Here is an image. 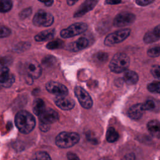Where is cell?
Masks as SVG:
<instances>
[{
	"instance_id": "obj_9",
	"label": "cell",
	"mask_w": 160,
	"mask_h": 160,
	"mask_svg": "<svg viewBox=\"0 0 160 160\" xmlns=\"http://www.w3.org/2000/svg\"><path fill=\"white\" fill-rule=\"evenodd\" d=\"M46 88L49 92L59 97H64L68 94V88L58 82L49 81L46 84Z\"/></svg>"
},
{
	"instance_id": "obj_14",
	"label": "cell",
	"mask_w": 160,
	"mask_h": 160,
	"mask_svg": "<svg viewBox=\"0 0 160 160\" xmlns=\"http://www.w3.org/2000/svg\"><path fill=\"white\" fill-rule=\"evenodd\" d=\"M54 102L58 108L65 111L72 109L75 105L73 99L64 97H59L55 99Z\"/></svg>"
},
{
	"instance_id": "obj_8",
	"label": "cell",
	"mask_w": 160,
	"mask_h": 160,
	"mask_svg": "<svg viewBox=\"0 0 160 160\" xmlns=\"http://www.w3.org/2000/svg\"><path fill=\"white\" fill-rule=\"evenodd\" d=\"M134 14L129 12H122L117 14L113 20V26L115 27H124L131 24L135 20Z\"/></svg>"
},
{
	"instance_id": "obj_31",
	"label": "cell",
	"mask_w": 160,
	"mask_h": 160,
	"mask_svg": "<svg viewBox=\"0 0 160 160\" xmlns=\"http://www.w3.org/2000/svg\"><path fill=\"white\" fill-rule=\"evenodd\" d=\"M14 81H15V77L14 76L13 74H11L9 78L4 82L2 83L1 86L2 87L6 88H9V87H11L12 86V84L14 82Z\"/></svg>"
},
{
	"instance_id": "obj_36",
	"label": "cell",
	"mask_w": 160,
	"mask_h": 160,
	"mask_svg": "<svg viewBox=\"0 0 160 160\" xmlns=\"http://www.w3.org/2000/svg\"><path fill=\"white\" fill-rule=\"evenodd\" d=\"M67 158H68V160H80L79 158H78V156L76 154H74L73 152H68Z\"/></svg>"
},
{
	"instance_id": "obj_28",
	"label": "cell",
	"mask_w": 160,
	"mask_h": 160,
	"mask_svg": "<svg viewBox=\"0 0 160 160\" xmlns=\"http://www.w3.org/2000/svg\"><path fill=\"white\" fill-rule=\"evenodd\" d=\"M147 54L149 57H151V58H156L159 56H160V46L151 47L148 50Z\"/></svg>"
},
{
	"instance_id": "obj_42",
	"label": "cell",
	"mask_w": 160,
	"mask_h": 160,
	"mask_svg": "<svg viewBox=\"0 0 160 160\" xmlns=\"http://www.w3.org/2000/svg\"><path fill=\"white\" fill-rule=\"evenodd\" d=\"M78 1L79 0H67V3L69 6H72Z\"/></svg>"
},
{
	"instance_id": "obj_7",
	"label": "cell",
	"mask_w": 160,
	"mask_h": 160,
	"mask_svg": "<svg viewBox=\"0 0 160 160\" xmlns=\"http://www.w3.org/2000/svg\"><path fill=\"white\" fill-rule=\"evenodd\" d=\"M74 94L81 106L85 109H90L92 106V100L88 92L81 86H76Z\"/></svg>"
},
{
	"instance_id": "obj_10",
	"label": "cell",
	"mask_w": 160,
	"mask_h": 160,
	"mask_svg": "<svg viewBox=\"0 0 160 160\" xmlns=\"http://www.w3.org/2000/svg\"><path fill=\"white\" fill-rule=\"evenodd\" d=\"M25 70L31 79H38L41 75L42 69L35 60H29L25 64Z\"/></svg>"
},
{
	"instance_id": "obj_5",
	"label": "cell",
	"mask_w": 160,
	"mask_h": 160,
	"mask_svg": "<svg viewBox=\"0 0 160 160\" xmlns=\"http://www.w3.org/2000/svg\"><path fill=\"white\" fill-rule=\"evenodd\" d=\"M53 22V16L44 10L38 11L32 19L33 24L36 26L48 27L51 26Z\"/></svg>"
},
{
	"instance_id": "obj_24",
	"label": "cell",
	"mask_w": 160,
	"mask_h": 160,
	"mask_svg": "<svg viewBox=\"0 0 160 160\" xmlns=\"http://www.w3.org/2000/svg\"><path fill=\"white\" fill-rule=\"evenodd\" d=\"M147 89L151 92L160 94V81H153L148 84L147 86Z\"/></svg>"
},
{
	"instance_id": "obj_33",
	"label": "cell",
	"mask_w": 160,
	"mask_h": 160,
	"mask_svg": "<svg viewBox=\"0 0 160 160\" xmlns=\"http://www.w3.org/2000/svg\"><path fill=\"white\" fill-rule=\"evenodd\" d=\"M11 34V30L6 26H2L1 27V38H6Z\"/></svg>"
},
{
	"instance_id": "obj_12",
	"label": "cell",
	"mask_w": 160,
	"mask_h": 160,
	"mask_svg": "<svg viewBox=\"0 0 160 160\" xmlns=\"http://www.w3.org/2000/svg\"><path fill=\"white\" fill-rule=\"evenodd\" d=\"M98 3V0H86L79 8L74 12L73 16L74 18L81 17L88 12L92 10Z\"/></svg>"
},
{
	"instance_id": "obj_27",
	"label": "cell",
	"mask_w": 160,
	"mask_h": 160,
	"mask_svg": "<svg viewBox=\"0 0 160 160\" xmlns=\"http://www.w3.org/2000/svg\"><path fill=\"white\" fill-rule=\"evenodd\" d=\"M11 74H9V69L8 67H1V84L4 82L10 76Z\"/></svg>"
},
{
	"instance_id": "obj_13",
	"label": "cell",
	"mask_w": 160,
	"mask_h": 160,
	"mask_svg": "<svg viewBox=\"0 0 160 160\" xmlns=\"http://www.w3.org/2000/svg\"><path fill=\"white\" fill-rule=\"evenodd\" d=\"M89 42L86 38L82 37L78 39L76 41L67 44L66 48L67 50L71 52H78L89 46Z\"/></svg>"
},
{
	"instance_id": "obj_34",
	"label": "cell",
	"mask_w": 160,
	"mask_h": 160,
	"mask_svg": "<svg viewBox=\"0 0 160 160\" xmlns=\"http://www.w3.org/2000/svg\"><path fill=\"white\" fill-rule=\"evenodd\" d=\"M154 0H136V2L140 6H145L152 3Z\"/></svg>"
},
{
	"instance_id": "obj_11",
	"label": "cell",
	"mask_w": 160,
	"mask_h": 160,
	"mask_svg": "<svg viewBox=\"0 0 160 160\" xmlns=\"http://www.w3.org/2000/svg\"><path fill=\"white\" fill-rule=\"evenodd\" d=\"M39 121L46 124H51L56 122L59 119L58 112L52 109L46 108V109L38 116Z\"/></svg>"
},
{
	"instance_id": "obj_25",
	"label": "cell",
	"mask_w": 160,
	"mask_h": 160,
	"mask_svg": "<svg viewBox=\"0 0 160 160\" xmlns=\"http://www.w3.org/2000/svg\"><path fill=\"white\" fill-rule=\"evenodd\" d=\"M56 62V58L54 56H50V55L45 56L42 60V65L44 66H46V67H48V68L51 67L53 65H54Z\"/></svg>"
},
{
	"instance_id": "obj_15",
	"label": "cell",
	"mask_w": 160,
	"mask_h": 160,
	"mask_svg": "<svg viewBox=\"0 0 160 160\" xmlns=\"http://www.w3.org/2000/svg\"><path fill=\"white\" fill-rule=\"evenodd\" d=\"M144 110L142 107V104L139 103L134 104L129 108L128 111V116L132 119H139L143 115Z\"/></svg>"
},
{
	"instance_id": "obj_32",
	"label": "cell",
	"mask_w": 160,
	"mask_h": 160,
	"mask_svg": "<svg viewBox=\"0 0 160 160\" xmlns=\"http://www.w3.org/2000/svg\"><path fill=\"white\" fill-rule=\"evenodd\" d=\"M31 12H32V9L31 8H26L20 12L19 18L22 19H25V18H28L29 16H30Z\"/></svg>"
},
{
	"instance_id": "obj_3",
	"label": "cell",
	"mask_w": 160,
	"mask_h": 160,
	"mask_svg": "<svg viewBox=\"0 0 160 160\" xmlns=\"http://www.w3.org/2000/svg\"><path fill=\"white\" fill-rule=\"evenodd\" d=\"M79 136L74 132H61L56 138V144L61 148H68L77 144Z\"/></svg>"
},
{
	"instance_id": "obj_37",
	"label": "cell",
	"mask_w": 160,
	"mask_h": 160,
	"mask_svg": "<svg viewBox=\"0 0 160 160\" xmlns=\"http://www.w3.org/2000/svg\"><path fill=\"white\" fill-rule=\"evenodd\" d=\"M9 62H10V61L8 60V58H1V67H4V66L8 67L7 66L10 64Z\"/></svg>"
},
{
	"instance_id": "obj_38",
	"label": "cell",
	"mask_w": 160,
	"mask_h": 160,
	"mask_svg": "<svg viewBox=\"0 0 160 160\" xmlns=\"http://www.w3.org/2000/svg\"><path fill=\"white\" fill-rule=\"evenodd\" d=\"M122 160H135V155L133 153H129L126 155Z\"/></svg>"
},
{
	"instance_id": "obj_2",
	"label": "cell",
	"mask_w": 160,
	"mask_h": 160,
	"mask_svg": "<svg viewBox=\"0 0 160 160\" xmlns=\"http://www.w3.org/2000/svg\"><path fill=\"white\" fill-rule=\"evenodd\" d=\"M129 63V58L127 54L122 52H118L111 59L109 67L112 72L121 73L125 72L128 69Z\"/></svg>"
},
{
	"instance_id": "obj_16",
	"label": "cell",
	"mask_w": 160,
	"mask_h": 160,
	"mask_svg": "<svg viewBox=\"0 0 160 160\" xmlns=\"http://www.w3.org/2000/svg\"><path fill=\"white\" fill-rule=\"evenodd\" d=\"M147 128L149 133L154 137L160 138V122L157 120H151L147 124Z\"/></svg>"
},
{
	"instance_id": "obj_19",
	"label": "cell",
	"mask_w": 160,
	"mask_h": 160,
	"mask_svg": "<svg viewBox=\"0 0 160 160\" xmlns=\"http://www.w3.org/2000/svg\"><path fill=\"white\" fill-rule=\"evenodd\" d=\"M46 109L44 102L41 99H36L33 103V112L39 116Z\"/></svg>"
},
{
	"instance_id": "obj_4",
	"label": "cell",
	"mask_w": 160,
	"mask_h": 160,
	"mask_svg": "<svg viewBox=\"0 0 160 160\" xmlns=\"http://www.w3.org/2000/svg\"><path fill=\"white\" fill-rule=\"evenodd\" d=\"M130 33L131 30L128 28L118 30L108 34L106 37L104 43L106 46H111L125 40L130 35Z\"/></svg>"
},
{
	"instance_id": "obj_18",
	"label": "cell",
	"mask_w": 160,
	"mask_h": 160,
	"mask_svg": "<svg viewBox=\"0 0 160 160\" xmlns=\"http://www.w3.org/2000/svg\"><path fill=\"white\" fill-rule=\"evenodd\" d=\"M124 81L129 85L135 84L139 80V76L138 74L131 70H126L123 75Z\"/></svg>"
},
{
	"instance_id": "obj_20",
	"label": "cell",
	"mask_w": 160,
	"mask_h": 160,
	"mask_svg": "<svg viewBox=\"0 0 160 160\" xmlns=\"http://www.w3.org/2000/svg\"><path fill=\"white\" fill-rule=\"evenodd\" d=\"M119 138V134L112 127L108 129L106 132V140L109 142H114Z\"/></svg>"
},
{
	"instance_id": "obj_6",
	"label": "cell",
	"mask_w": 160,
	"mask_h": 160,
	"mask_svg": "<svg viewBox=\"0 0 160 160\" xmlns=\"http://www.w3.org/2000/svg\"><path fill=\"white\" fill-rule=\"evenodd\" d=\"M88 29V25L84 22H76L71 24L68 28L62 29L61 32V36L63 38H69L79 35Z\"/></svg>"
},
{
	"instance_id": "obj_35",
	"label": "cell",
	"mask_w": 160,
	"mask_h": 160,
	"mask_svg": "<svg viewBox=\"0 0 160 160\" xmlns=\"http://www.w3.org/2000/svg\"><path fill=\"white\" fill-rule=\"evenodd\" d=\"M151 30L153 32V33L154 34L158 41L160 39V24L156 26L154 29H152Z\"/></svg>"
},
{
	"instance_id": "obj_29",
	"label": "cell",
	"mask_w": 160,
	"mask_h": 160,
	"mask_svg": "<svg viewBox=\"0 0 160 160\" xmlns=\"http://www.w3.org/2000/svg\"><path fill=\"white\" fill-rule=\"evenodd\" d=\"M108 58V54L106 52H98L95 55V60L99 62H103L107 61Z\"/></svg>"
},
{
	"instance_id": "obj_21",
	"label": "cell",
	"mask_w": 160,
	"mask_h": 160,
	"mask_svg": "<svg viewBox=\"0 0 160 160\" xmlns=\"http://www.w3.org/2000/svg\"><path fill=\"white\" fill-rule=\"evenodd\" d=\"M64 46V42L63 41L57 39L53 41H51L49 42L46 47L48 49H59V48H62Z\"/></svg>"
},
{
	"instance_id": "obj_41",
	"label": "cell",
	"mask_w": 160,
	"mask_h": 160,
	"mask_svg": "<svg viewBox=\"0 0 160 160\" xmlns=\"http://www.w3.org/2000/svg\"><path fill=\"white\" fill-rule=\"evenodd\" d=\"M38 1L43 2L44 5L46 6H51L54 2V0H38Z\"/></svg>"
},
{
	"instance_id": "obj_26",
	"label": "cell",
	"mask_w": 160,
	"mask_h": 160,
	"mask_svg": "<svg viewBox=\"0 0 160 160\" xmlns=\"http://www.w3.org/2000/svg\"><path fill=\"white\" fill-rule=\"evenodd\" d=\"M12 6L11 0H1V12H6L11 10Z\"/></svg>"
},
{
	"instance_id": "obj_30",
	"label": "cell",
	"mask_w": 160,
	"mask_h": 160,
	"mask_svg": "<svg viewBox=\"0 0 160 160\" xmlns=\"http://www.w3.org/2000/svg\"><path fill=\"white\" fill-rule=\"evenodd\" d=\"M151 72L154 78L160 80V66L154 65L152 66Z\"/></svg>"
},
{
	"instance_id": "obj_1",
	"label": "cell",
	"mask_w": 160,
	"mask_h": 160,
	"mask_svg": "<svg viewBox=\"0 0 160 160\" xmlns=\"http://www.w3.org/2000/svg\"><path fill=\"white\" fill-rule=\"evenodd\" d=\"M14 122L18 130L23 134H28L31 132L36 125L34 116L24 110L20 111L16 114Z\"/></svg>"
},
{
	"instance_id": "obj_23",
	"label": "cell",
	"mask_w": 160,
	"mask_h": 160,
	"mask_svg": "<svg viewBox=\"0 0 160 160\" xmlns=\"http://www.w3.org/2000/svg\"><path fill=\"white\" fill-rule=\"evenodd\" d=\"M144 111H154L158 107V102L154 99H148L142 103Z\"/></svg>"
},
{
	"instance_id": "obj_40",
	"label": "cell",
	"mask_w": 160,
	"mask_h": 160,
	"mask_svg": "<svg viewBox=\"0 0 160 160\" xmlns=\"http://www.w3.org/2000/svg\"><path fill=\"white\" fill-rule=\"evenodd\" d=\"M39 128L42 131H47L49 129V125L44 124V123H40L39 124Z\"/></svg>"
},
{
	"instance_id": "obj_17",
	"label": "cell",
	"mask_w": 160,
	"mask_h": 160,
	"mask_svg": "<svg viewBox=\"0 0 160 160\" xmlns=\"http://www.w3.org/2000/svg\"><path fill=\"white\" fill-rule=\"evenodd\" d=\"M55 34V29H49L47 30L42 31L36 34L34 37L35 41L38 42H42L46 41L52 39Z\"/></svg>"
},
{
	"instance_id": "obj_22",
	"label": "cell",
	"mask_w": 160,
	"mask_h": 160,
	"mask_svg": "<svg viewBox=\"0 0 160 160\" xmlns=\"http://www.w3.org/2000/svg\"><path fill=\"white\" fill-rule=\"evenodd\" d=\"M30 160H51V158L46 152L38 151L31 156Z\"/></svg>"
},
{
	"instance_id": "obj_39",
	"label": "cell",
	"mask_w": 160,
	"mask_h": 160,
	"mask_svg": "<svg viewBox=\"0 0 160 160\" xmlns=\"http://www.w3.org/2000/svg\"><path fill=\"white\" fill-rule=\"evenodd\" d=\"M121 2V0H105L106 4H118Z\"/></svg>"
}]
</instances>
